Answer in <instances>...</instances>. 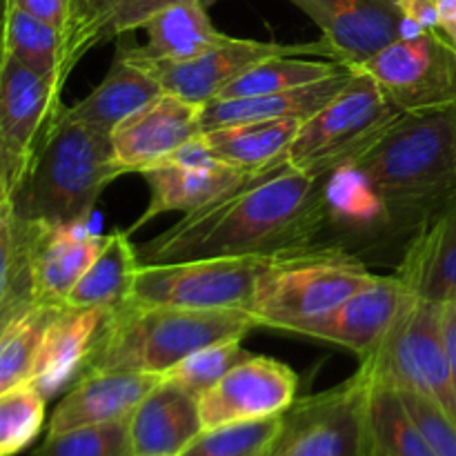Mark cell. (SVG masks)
Masks as SVG:
<instances>
[{
  "label": "cell",
  "mask_w": 456,
  "mask_h": 456,
  "mask_svg": "<svg viewBox=\"0 0 456 456\" xmlns=\"http://www.w3.org/2000/svg\"><path fill=\"white\" fill-rule=\"evenodd\" d=\"M325 181L328 176L301 172L288 159L276 160L147 240L138 261L279 258L314 248L328 227Z\"/></svg>",
  "instance_id": "1"
},
{
  "label": "cell",
  "mask_w": 456,
  "mask_h": 456,
  "mask_svg": "<svg viewBox=\"0 0 456 456\" xmlns=\"http://www.w3.org/2000/svg\"><path fill=\"white\" fill-rule=\"evenodd\" d=\"M120 174L111 138L62 107L25 163L9 205L20 221L78 225L87 223L102 191Z\"/></svg>",
  "instance_id": "2"
},
{
  "label": "cell",
  "mask_w": 456,
  "mask_h": 456,
  "mask_svg": "<svg viewBox=\"0 0 456 456\" xmlns=\"http://www.w3.org/2000/svg\"><path fill=\"white\" fill-rule=\"evenodd\" d=\"M356 167L386 200L396 227H417L456 191V105L401 114Z\"/></svg>",
  "instance_id": "3"
},
{
  "label": "cell",
  "mask_w": 456,
  "mask_h": 456,
  "mask_svg": "<svg viewBox=\"0 0 456 456\" xmlns=\"http://www.w3.org/2000/svg\"><path fill=\"white\" fill-rule=\"evenodd\" d=\"M258 323L245 310H190L138 305L127 301L110 310L87 372L165 374L200 347L243 341Z\"/></svg>",
  "instance_id": "4"
},
{
  "label": "cell",
  "mask_w": 456,
  "mask_h": 456,
  "mask_svg": "<svg viewBox=\"0 0 456 456\" xmlns=\"http://www.w3.org/2000/svg\"><path fill=\"white\" fill-rule=\"evenodd\" d=\"M372 281V272L347 249L314 245L270 263L249 314L258 328L303 334Z\"/></svg>",
  "instance_id": "5"
},
{
  "label": "cell",
  "mask_w": 456,
  "mask_h": 456,
  "mask_svg": "<svg viewBox=\"0 0 456 456\" xmlns=\"http://www.w3.org/2000/svg\"><path fill=\"white\" fill-rule=\"evenodd\" d=\"M401 114L368 71L354 69L346 87L301 125L288 151L289 165L330 176L341 165L354 163Z\"/></svg>",
  "instance_id": "6"
},
{
  "label": "cell",
  "mask_w": 456,
  "mask_h": 456,
  "mask_svg": "<svg viewBox=\"0 0 456 456\" xmlns=\"http://www.w3.org/2000/svg\"><path fill=\"white\" fill-rule=\"evenodd\" d=\"M361 372L377 386L408 390L439 405L456 426V387L441 328V305L412 297Z\"/></svg>",
  "instance_id": "7"
},
{
  "label": "cell",
  "mask_w": 456,
  "mask_h": 456,
  "mask_svg": "<svg viewBox=\"0 0 456 456\" xmlns=\"http://www.w3.org/2000/svg\"><path fill=\"white\" fill-rule=\"evenodd\" d=\"M274 258L225 256L142 263L129 301L190 310H252L258 281Z\"/></svg>",
  "instance_id": "8"
},
{
  "label": "cell",
  "mask_w": 456,
  "mask_h": 456,
  "mask_svg": "<svg viewBox=\"0 0 456 456\" xmlns=\"http://www.w3.org/2000/svg\"><path fill=\"white\" fill-rule=\"evenodd\" d=\"M370 386L359 370L330 390L294 401L267 456H368Z\"/></svg>",
  "instance_id": "9"
},
{
  "label": "cell",
  "mask_w": 456,
  "mask_h": 456,
  "mask_svg": "<svg viewBox=\"0 0 456 456\" xmlns=\"http://www.w3.org/2000/svg\"><path fill=\"white\" fill-rule=\"evenodd\" d=\"M359 69L403 114L456 105V49L441 31L392 40Z\"/></svg>",
  "instance_id": "10"
},
{
  "label": "cell",
  "mask_w": 456,
  "mask_h": 456,
  "mask_svg": "<svg viewBox=\"0 0 456 456\" xmlns=\"http://www.w3.org/2000/svg\"><path fill=\"white\" fill-rule=\"evenodd\" d=\"M136 65L150 71L163 92L176 94L196 105H208L218 96L234 78L243 71L267 58L276 56H323L334 61L332 49L321 40L312 43H274V40H252V38H227L218 47L209 49L203 56L183 62H156L142 61L129 53L127 47H120Z\"/></svg>",
  "instance_id": "11"
},
{
  "label": "cell",
  "mask_w": 456,
  "mask_h": 456,
  "mask_svg": "<svg viewBox=\"0 0 456 456\" xmlns=\"http://www.w3.org/2000/svg\"><path fill=\"white\" fill-rule=\"evenodd\" d=\"M323 31L341 65L359 69L392 40L423 34L405 20L399 0H289Z\"/></svg>",
  "instance_id": "12"
},
{
  "label": "cell",
  "mask_w": 456,
  "mask_h": 456,
  "mask_svg": "<svg viewBox=\"0 0 456 456\" xmlns=\"http://www.w3.org/2000/svg\"><path fill=\"white\" fill-rule=\"evenodd\" d=\"M298 374L270 356H249L199 396L203 430L279 417L292 408Z\"/></svg>",
  "instance_id": "13"
},
{
  "label": "cell",
  "mask_w": 456,
  "mask_h": 456,
  "mask_svg": "<svg viewBox=\"0 0 456 456\" xmlns=\"http://www.w3.org/2000/svg\"><path fill=\"white\" fill-rule=\"evenodd\" d=\"M203 105L163 92L159 98L129 116L111 134L114 159L123 174H141L174 159L200 138Z\"/></svg>",
  "instance_id": "14"
},
{
  "label": "cell",
  "mask_w": 456,
  "mask_h": 456,
  "mask_svg": "<svg viewBox=\"0 0 456 456\" xmlns=\"http://www.w3.org/2000/svg\"><path fill=\"white\" fill-rule=\"evenodd\" d=\"M248 174L249 172L212 159L200 138H196L191 145L178 151L174 159L141 172L147 187H150L151 199L147 212L134 223L129 234L154 221L160 214L183 212V216H185L194 209L205 208L218 196L230 191L232 187L239 185Z\"/></svg>",
  "instance_id": "15"
},
{
  "label": "cell",
  "mask_w": 456,
  "mask_h": 456,
  "mask_svg": "<svg viewBox=\"0 0 456 456\" xmlns=\"http://www.w3.org/2000/svg\"><path fill=\"white\" fill-rule=\"evenodd\" d=\"M65 80L29 69L13 56L0 69V138L22 163L29 160L43 134L62 110Z\"/></svg>",
  "instance_id": "16"
},
{
  "label": "cell",
  "mask_w": 456,
  "mask_h": 456,
  "mask_svg": "<svg viewBox=\"0 0 456 456\" xmlns=\"http://www.w3.org/2000/svg\"><path fill=\"white\" fill-rule=\"evenodd\" d=\"M410 298L412 294L395 274L374 276L372 283L359 289L323 321L310 325L301 337L334 343L365 361L381 346Z\"/></svg>",
  "instance_id": "17"
},
{
  "label": "cell",
  "mask_w": 456,
  "mask_h": 456,
  "mask_svg": "<svg viewBox=\"0 0 456 456\" xmlns=\"http://www.w3.org/2000/svg\"><path fill=\"white\" fill-rule=\"evenodd\" d=\"M395 276L421 301L456 305V191L414 227Z\"/></svg>",
  "instance_id": "18"
},
{
  "label": "cell",
  "mask_w": 456,
  "mask_h": 456,
  "mask_svg": "<svg viewBox=\"0 0 456 456\" xmlns=\"http://www.w3.org/2000/svg\"><path fill=\"white\" fill-rule=\"evenodd\" d=\"M78 225L29 223V263L34 298L38 305L65 307L67 297L105 245V236Z\"/></svg>",
  "instance_id": "19"
},
{
  "label": "cell",
  "mask_w": 456,
  "mask_h": 456,
  "mask_svg": "<svg viewBox=\"0 0 456 456\" xmlns=\"http://www.w3.org/2000/svg\"><path fill=\"white\" fill-rule=\"evenodd\" d=\"M163 379L160 374L118 370L83 374L53 410L49 432L129 419Z\"/></svg>",
  "instance_id": "20"
},
{
  "label": "cell",
  "mask_w": 456,
  "mask_h": 456,
  "mask_svg": "<svg viewBox=\"0 0 456 456\" xmlns=\"http://www.w3.org/2000/svg\"><path fill=\"white\" fill-rule=\"evenodd\" d=\"M107 314L110 310L101 307H61L45 332L29 381L45 399H52L83 377Z\"/></svg>",
  "instance_id": "21"
},
{
  "label": "cell",
  "mask_w": 456,
  "mask_h": 456,
  "mask_svg": "<svg viewBox=\"0 0 456 456\" xmlns=\"http://www.w3.org/2000/svg\"><path fill=\"white\" fill-rule=\"evenodd\" d=\"M200 432L199 396L167 379L129 417L134 456H181Z\"/></svg>",
  "instance_id": "22"
},
{
  "label": "cell",
  "mask_w": 456,
  "mask_h": 456,
  "mask_svg": "<svg viewBox=\"0 0 456 456\" xmlns=\"http://www.w3.org/2000/svg\"><path fill=\"white\" fill-rule=\"evenodd\" d=\"M352 74H354L352 67H343L330 78L305 85V87L267 94V96L209 101L208 105H203L200 127L203 132H209V129L225 127V125L254 123V120H301L305 123L346 87Z\"/></svg>",
  "instance_id": "23"
},
{
  "label": "cell",
  "mask_w": 456,
  "mask_h": 456,
  "mask_svg": "<svg viewBox=\"0 0 456 456\" xmlns=\"http://www.w3.org/2000/svg\"><path fill=\"white\" fill-rule=\"evenodd\" d=\"M163 94L159 80L132 61L123 49L118 47L110 71L102 83L92 94L78 101L76 105L67 107L71 116L94 132L111 138L114 129L123 120L150 105L154 98Z\"/></svg>",
  "instance_id": "24"
},
{
  "label": "cell",
  "mask_w": 456,
  "mask_h": 456,
  "mask_svg": "<svg viewBox=\"0 0 456 456\" xmlns=\"http://www.w3.org/2000/svg\"><path fill=\"white\" fill-rule=\"evenodd\" d=\"M147 43L132 45L129 53L142 61L183 62L203 56L225 43L230 36L218 31L209 20L203 0H183L169 4L142 25Z\"/></svg>",
  "instance_id": "25"
},
{
  "label": "cell",
  "mask_w": 456,
  "mask_h": 456,
  "mask_svg": "<svg viewBox=\"0 0 456 456\" xmlns=\"http://www.w3.org/2000/svg\"><path fill=\"white\" fill-rule=\"evenodd\" d=\"M183 0H71L69 22L65 27V71L96 45L142 29L151 16Z\"/></svg>",
  "instance_id": "26"
},
{
  "label": "cell",
  "mask_w": 456,
  "mask_h": 456,
  "mask_svg": "<svg viewBox=\"0 0 456 456\" xmlns=\"http://www.w3.org/2000/svg\"><path fill=\"white\" fill-rule=\"evenodd\" d=\"M301 120H254L200 134V142L212 159L243 172H256L281 159L301 129Z\"/></svg>",
  "instance_id": "27"
},
{
  "label": "cell",
  "mask_w": 456,
  "mask_h": 456,
  "mask_svg": "<svg viewBox=\"0 0 456 456\" xmlns=\"http://www.w3.org/2000/svg\"><path fill=\"white\" fill-rule=\"evenodd\" d=\"M138 267H141L138 249L129 240V232H111L105 236V245L96 254L92 265L74 285L65 305L76 310L85 307L116 310L125 305L134 294Z\"/></svg>",
  "instance_id": "28"
},
{
  "label": "cell",
  "mask_w": 456,
  "mask_h": 456,
  "mask_svg": "<svg viewBox=\"0 0 456 456\" xmlns=\"http://www.w3.org/2000/svg\"><path fill=\"white\" fill-rule=\"evenodd\" d=\"M325 214L328 227L347 234L370 236L396 227L386 200L354 163L337 167L325 181Z\"/></svg>",
  "instance_id": "29"
},
{
  "label": "cell",
  "mask_w": 456,
  "mask_h": 456,
  "mask_svg": "<svg viewBox=\"0 0 456 456\" xmlns=\"http://www.w3.org/2000/svg\"><path fill=\"white\" fill-rule=\"evenodd\" d=\"M368 456H439L403 408L399 392L377 383L368 396Z\"/></svg>",
  "instance_id": "30"
},
{
  "label": "cell",
  "mask_w": 456,
  "mask_h": 456,
  "mask_svg": "<svg viewBox=\"0 0 456 456\" xmlns=\"http://www.w3.org/2000/svg\"><path fill=\"white\" fill-rule=\"evenodd\" d=\"M29 223L0 208V325L36 305L29 263Z\"/></svg>",
  "instance_id": "31"
},
{
  "label": "cell",
  "mask_w": 456,
  "mask_h": 456,
  "mask_svg": "<svg viewBox=\"0 0 456 456\" xmlns=\"http://www.w3.org/2000/svg\"><path fill=\"white\" fill-rule=\"evenodd\" d=\"M341 62L337 61H316L305 56H276L249 67L248 71L232 80L214 101H232V98H252L267 96V94L288 92V89L305 87V85L319 83L341 71Z\"/></svg>",
  "instance_id": "32"
},
{
  "label": "cell",
  "mask_w": 456,
  "mask_h": 456,
  "mask_svg": "<svg viewBox=\"0 0 456 456\" xmlns=\"http://www.w3.org/2000/svg\"><path fill=\"white\" fill-rule=\"evenodd\" d=\"M61 307L31 305L0 325V395L31 381L45 332Z\"/></svg>",
  "instance_id": "33"
},
{
  "label": "cell",
  "mask_w": 456,
  "mask_h": 456,
  "mask_svg": "<svg viewBox=\"0 0 456 456\" xmlns=\"http://www.w3.org/2000/svg\"><path fill=\"white\" fill-rule=\"evenodd\" d=\"M7 53L27 65L29 69L45 76L69 78L65 71V38L62 31L38 18L29 16L22 9L13 7L9 0L7 13Z\"/></svg>",
  "instance_id": "34"
},
{
  "label": "cell",
  "mask_w": 456,
  "mask_h": 456,
  "mask_svg": "<svg viewBox=\"0 0 456 456\" xmlns=\"http://www.w3.org/2000/svg\"><path fill=\"white\" fill-rule=\"evenodd\" d=\"M283 426V414L203 430L181 456H267Z\"/></svg>",
  "instance_id": "35"
},
{
  "label": "cell",
  "mask_w": 456,
  "mask_h": 456,
  "mask_svg": "<svg viewBox=\"0 0 456 456\" xmlns=\"http://www.w3.org/2000/svg\"><path fill=\"white\" fill-rule=\"evenodd\" d=\"M34 456H134L129 419L47 432Z\"/></svg>",
  "instance_id": "36"
},
{
  "label": "cell",
  "mask_w": 456,
  "mask_h": 456,
  "mask_svg": "<svg viewBox=\"0 0 456 456\" xmlns=\"http://www.w3.org/2000/svg\"><path fill=\"white\" fill-rule=\"evenodd\" d=\"M47 414V399L31 383L0 395V456L29 448L40 435Z\"/></svg>",
  "instance_id": "37"
},
{
  "label": "cell",
  "mask_w": 456,
  "mask_h": 456,
  "mask_svg": "<svg viewBox=\"0 0 456 456\" xmlns=\"http://www.w3.org/2000/svg\"><path fill=\"white\" fill-rule=\"evenodd\" d=\"M249 352L243 347V341H225L214 343V346L200 347L194 354L183 359L181 363L174 365L165 379L183 390L191 392L194 396L205 395L209 387L216 386L230 370L249 359Z\"/></svg>",
  "instance_id": "38"
},
{
  "label": "cell",
  "mask_w": 456,
  "mask_h": 456,
  "mask_svg": "<svg viewBox=\"0 0 456 456\" xmlns=\"http://www.w3.org/2000/svg\"><path fill=\"white\" fill-rule=\"evenodd\" d=\"M399 396L403 408L408 410L412 421L421 430V435L432 445V450L439 456H456V426L445 417L444 410L417 392L401 390Z\"/></svg>",
  "instance_id": "39"
},
{
  "label": "cell",
  "mask_w": 456,
  "mask_h": 456,
  "mask_svg": "<svg viewBox=\"0 0 456 456\" xmlns=\"http://www.w3.org/2000/svg\"><path fill=\"white\" fill-rule=\"evenodd\" d=\"M12 4L65 34V27L69 22L71 0H12Z\"/></svg>",
  "instance_id": "40"
},
{
  "label": "cell",
  "mask_w": 456,
  "mask_h": 456,
  "mask_svg": "<svg viewBox=\"0 0 456 456\" xmlns=\"http://www.w3.org/2000/svg\"><path fill=\"white\" fill-rule=\"evenodd\" d=\"M401 13L421 31H441L439 16L432 0H399Z\"/></svg>",
  "instance_id": "41"
},
{
  "label": "cell",
  "mask_w": 456,
  "mask_h": 456,
  "mask_svg": "<svg viewBox=\"0 0 456 456\" xmlns=\"http://www.w3.org/2000/svg\"><path fill=\"white\" fill-rule=\"evenodd\" d=\"M441 328H444L445 350H448L450 365L456 387V305H441Z\"/></svg>",
  "instance_id": "42"
},
{
  "label": "cell",
  "mask_w": 456,
  "mask_h": 456,
  "mask_svg": "<svg viewBox=\"0 0 456 456\" xmlns=\"http://www.w3.org/2000/svg\"><path fill=\"white\" fill-rule=\"evenodd\" d=\"M439 16L441 34L448 38V43L456 49V0H432Z\"/></svg>",
  "instance_id": "43"
},
{
  "label": "cell",
  "mask_w": 456,
  "mask_h": 456,
  "mask_svg": "<svg viewBox=\"0 0 456 456\" xmlns=\"http://www.w3.org/2000/svg\"><path fill=\"white\" fill-rule=\"evenodd\" d=\"M20 174H22V163L12 154V151H9V147L4 145L3 138H0V176L9 178L12 185H16Z\"/></svg>",
  "instance_id": "44"
},
{
  "label": "cell",
  "mask_w": 456,
  "mask_h": 456,
  "mask_svg": "<svg viewBox=\"0 0 456 456\" xmlns=\"http://www.w3.org/2000/svg\"><path fill=\"white\" fill-rule=\"evenodd\" d=\"M7 13H9V0H0V69H3V62L7 58Z\"/></svg>",
  "instance_id": "45"
},
{
  "label": "cell",
  "mask_w": 456,
  "mask_h": 456,
  "mask_svg": "<svg viewBox=\"0 0 456 456\" xmlns=\"http://www.w3.org/2000/svg\"><path fill=\"white\" fill-rule=\"evenodd\" d=\"M12 190H13L12 181H9V178H4V176H0V208H3L4 203H9Z\"/></svg>",
  "instance_id": "46"
}]
</instances>
